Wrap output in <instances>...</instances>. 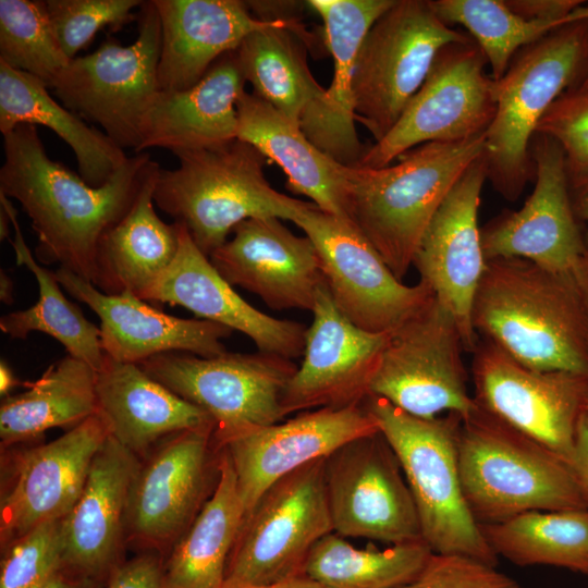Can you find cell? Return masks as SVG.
<instances>
[{
  "label": "cell",
  "instance_id": "7bdbcfd3",
  "mask_svg": "<svg viewBox=\"0 0 588 588\" xmlns=\"http://www.w3.org/2000/svg\"><path fill=\"white\" fill-rule=\"evenodd\" d=\"M142 0H46L48 14L65 56L72 60L105 27L119 30L137 20Z\"/></svg>",
  "mask_w": 588,
  "mask_h": 588
},
{
  "label": "cell",
  "instance_id": "74e56055",
  "mask_svg": "<svg viewBox=\"0 0 588 588\" xmlns=\"http://www.w3.org/2000/svg\"><path fill=\"white\" fill-rule=\"evenodd\" d=\"M479 526L498 558L588 575V510L529 511Z\"/></svg>",
  "mask_w": 588,
  "mask_h": 588
},
{
  "label": "cell",
  "instance_id": "f5cc1de1",
  "mask_svg": "<svg viewBox=\"0 0 588 588\" xmlns=\"http://www.w3.org/2000/svg\"><path fill=\"white\" fill-rule=\"evenodd\" d=\"M16 385H24V382L20 381L14 375L12 368L9 364L1 359L0 362V394L1 397H7L10 395V392Z\"/></svg>",
  "mask_w": 588,
  "mask_h": 588
},
{
  "label": "cell",
  "instance_id": "f1b7e54d",
  "mask_svg": "<svg viewBox=\"0 0 588 588\" xmlns=\"http://www.w3.org/2000/svg\"><path fill=\"white\" fill-rule=\"evenodd\" d=\"M245 83L233 50L218 59L189 88L160 91L142 121L135 154L164 148L176 156L236 139V101Z\"/></svg>",
  "mask_w": 588,
  "mask_h": 588
},
{
  "label": "cell",
  "instance_id": "ffe728a7",
  "mask_svg": "<svg viewBox=\"0 0 588 588\" xmlns=\"http://www.w3.org/2000/svg\"><path fill=\"white\" fill-rule=\"evenodd\" d=\"M311 313L302 365L283 394L284 416L363 404L388 340L389 333L368 332L348 320L327 283L320 287Z\"/></svg>",
  "mask_w": 588,
  "mask_h": 588
},
{
  "label": "cell",
  "instance_id": "30bf717a",
  "mask_svg": "<svg viewBox=\"0 0 588 588\" xmlns=\"http://www.w3.org/2000/svg\"><path fill=\"white\" fill-rule=\"evenodd\" d=\"M469 35L446 24L429 0H394L366 34L353 82L355 119L382 139L424 83L438 52Z\"/></svg>",
  "mask_w": 588,
  "mask_h": 588
},
{
  "label": "cell",
  "instance_id": "9f6ffc18",
  "mask_svg": "<svg viewBox=\"0 0 588 588\" xmlns=\"http://www.w3.org/2000/svg\"><path fill=\"white\" fill-rule=\"evenodd\" d=\"M12 223L7 210L0 205V238H9V224Z\"/></svg>",
  "mask_w": 588,
  "mask_h": 588
},
{
  "label": "cell",
  "instance_id": "484cf974",
  "mask_svg": "<svg viewBox=\"0 0 588 588\" xmlns=\"http://www.w3.org/2000/svg\"><path fill=\"white\" fill-rule=\"evenodd\" d=\"M161 27L158 81L161 91H180L196 84L211 65L236 50L250 34L287 26L309 34L294 16L259 19L246 1L152 0Z\"/></svg>",
  "mask_w": 588,
  "mask_h": 588
},
{
  "label": "cell",
  "instance_id": "44dd1931",
  "mask_svg": "<svg viewBox=\"0 0 588 588\" xmlns=\"http://www.w3.org/2000/svg\"><path fill=\"white\" fill-rule=\"evenodd\" d=\"M379 433L363 404L322 407L241 434L218 449L228 453L246 513L274 482L327 458L348 442Z\"/></svg>",
  "mask_w": 588,
  "mask_h": 588
},
{
  "label": "cell",
  "instance_id": "ac0fdd59",
  "mask_svg": "<svg viewBox=\"0 0 588 588\" xmlns=\"http://www.w3.org/2000/svg\"><path fill=\"white\" fill-rule=\"evenodd\" d=\"M530 154L532 193L520 209L505 211L480 229L485 258H522L554 272L572 273L587 248L562 149L550 137L535 134Z\"/></svg>",
  "mask_w": 588,
  "mask_h": 588
},
{
  "label": "cell",
  "instance_id": "60d3db41",
  "mask_svg": "<svg viewBox=\"0 0 588 588\" xmlns=\"http://www.w3.org/2000/svg\"><path fill=\"white\" fill-rule=\"evenodd\" d=\"M0 62L52 87L70 59L57 38L46 1L0 0Z\"/></svg>",
  "mask_w": 588,
  "mask_h": 588
},
{
  "label": "cell",
  "instance_id": "d6a6232c",
  "mask_svg": "<svg viewBox=\"0 0 588 588\" xmlns=\"http://www.w3.org/2000/svg\"><path fill=\"white\" fill-rule=\"evenodd\" d=\"M39 78L0 62V132L5 135L22 124L41 125L54 132L75 155L81 177L99 187L128 158L102 131L59 103Z\"/></svg>",
  "mask_w": 588,
  "mask_h": 588
},
{
  "label": "cell",
  "instance_id": "1f68e13d",
  "mask_svg": "<svg viewBox=\"0 0 588 588\" xmlns=\"http://www.w3.org/2000/svg\"><path fill=\"white\" fill-rule=\"evenodd\" d=\"M159 169L156 163L131 208L99 241L93 284L106 294L130 291L138 296L176 256L179 224L166 223L155 210L154 189Z\"/></svg>",
  "mask_w": 588,
  "mask_h": 588
},
{
  "label": "cell",
  "instance_id": "bcb514c9",
  "mask_svg": "<svg viewBox=\"0 0 588 588\" xmlns=\"http://www.w3.org/2000/svg\"><path fill=\"white\" fill-rule=\"evenodd\" d=\"M106 588H166L163 567L152 554H143L117 565Z\"/></svg>",
  "mask_w": 588,
  "mask_h": 588
},
{
  "label": "cell",
  "instance_id": "d590c367",
  "mask_svg": "<svg viewBox=\"0 0 588 588\" xmlns=\"http://www.w3.org/2000/svg\"><path fill=\"white\" fill-rule=\"evenodd\" d=\"M0 205L7 210L14 226V238L9 241L14 249L16 265L25 266L34 274L39 289V298L35 305L1 317L0 330L13 339H26L34 331L46 333L59 341L68 355L85 362L98 372L105 360L100 329L65 297L56 273L34 258L19 225L16 210L1 193Z\"/></svg>",
  "mask_w": 588,
  "mask_h": 588
},
{
  "label": "cell",
  "instance_id": "8992f818",
  "mask_svg": "<svg viewBox=\"0 0 588 588\" xmlns=\"http://www.w3.org/2000/svg\"><path fill=\"white\" fill-rule=\"evenodd\" d=\"M588 72V21L567 23L522 48L495 81L497 109L485 133L488 181L514 201L535 177L530 145L539 121Z\"/></svg>",
  "mask_w": 588,
  "mask_h": 588
},
{
  "label": "cell",
  "instance_id": "e575fe53",
  "mask_svg": "<svg viewBox=\"0 0 588 588\" xmlns=\"http://www.w3.org/2000/svg\"><path fill=\"white\" fill-rule=\"evenodd\" d=\"M97 371L70 355L50 365L25 391L2 399V449L40 437L51 428H73L98 413Z\"/></svg>",
  "mask_w": 588,
  "mask_h": 588
},
{
  "label": "cell",
  "instance_id": "ee69618b",
  "mask_svg": "<svg viewBox=\"0 0 588 588\" xmlns=\"http://www.w3.org/2000/svg\"><path fill=\"white\" fill-rule=\"evenodd\" d=\"M536 134L562 149L571 187L588 179V88L562 94L538 123Z\"/></svg>",
  "mask_w": 588,
  "mask_h": 588
},
{
  "label": "cell",
  "instance_id": "db71d44e",
  "mask_svg": "<svg viewBox=\"0 0 588 588\" xmlns=\"http://www.w3.org/2000/svg\"><path fill=\"white\" fill-rule=\"evenodd\" d=\"M244 588H322V587L305 576H298V577H295L285 581L277 583V584L250 586V587H244Z\"/></svg>",
  "mask_w": 588,
  "mask_h": 588
},
{
  "label": "cell",
  "instance_id": "8fae6325",
  "mask_svg": "<svg viewBox=\"0 0 588 588\" xmlns=\"http://www.w3.org/2000/svg\"><path fill=\"white\" fill-rule=\"evenodd\" d=\"M326 458L274 482L245 514L222 588L271 585L303 576L313 547L333 531Z\"/></svg>",
  "mask_w": 588,
  "mask_h": 588
},
{
  "label": "cell",
  "instance_id": "b9f144b4",
  "mask_svg": "<svg viewBox=\"0 0 588 588\" xmlns=\"http://www.w3.org/2000/svg\"><path fill=\"white\" fill-rule=\"evenodd\" d=\"M62 527L42 523L2 548L0 588H44L63 568Z\"/></svg>",
  "mask_w": 588,
  "mask_h": 588
},
{
  "label": "cell",
  "instance_id": "ab89813d",
  "mask_svg": "<svg viewBox=\"0 0 588 588\" xmlns=\"http://www.w3.org/2000/svg\"><path fill=\"white\" fill-rule=\"evenodd\" d=\"M434 12L446 24L462 25L482 50L491 77L500 79L524 47L563 26L527 21L512 12L504 0H433Z\"/></svg>",
  "mask_w": 588,
  "mask_h": 588
},
{
  "label": "cell",
  "instance_id": "9a60e30c",
  "mask_svg": "<svg viewBox=\"0 0 588 588\" xmlns=\"http://www.w3.org/2000/svg\"><path fill=\"white\" fill-rule=\"evenodd\" d=\"M473 353L476 404L571 462L588 375L530 369L486 340Z\"/></svg>",
  "mask_w": 588,
  "mask_h": 588
},
{
  "label": "cell",
  "instance_id": "3957f363",
  "mask_svg": "<svg viewBox=\"0 0 588 588\" xmlns=\"http://www.w3.org/2000/svg\"><path fill=\"white\" fill-rule=\"evenodd\" d=\"M485 134L430 142L382 168L344 167L347 220L402 281L431 220L468 167L485 152Z\"/></svg>",
  "mask_w": 588,
  "mask_h": 588
},
{
  "label": "cell",
  "instance_id": "11a10c76",
  "mask_svg": "<svg viewBox=\"0 0 588 588\" xmlns=\"http://www.w3.org/2000/svg\"><path fill=\"white\" fill-rule=\"evenodd\" d=\"M0 301L5 305L14 302L13 280L3 269L0 270Z\"/></svg>",
  "mask_w": 588,
  "mask_h": 588
},
{
  "label": "cell",
  "instance_id": "836d02e7",
  "mask_svg": "<svg viewBox=\"0 0 588 588\" xmlns=\"http://www.w3.org/2000/svg\"><path fill=\"white\" fill-rule=\"evenodd\" d=\"M210 497L175 541L163 566L166 588H222L228 562L246 511L235 471L223 449Z\"/></svg>",
  "mask_w": 588,
  "mask_h": 588
},
{
  "label": "cell",
  "instance_id": "52a82bcc",
  "mask_svg": "<svg viewBox=\"0 0 588 588\" xmlns=\"http://www.w3.org/2000/svg\"><path fill=\"white\" fill-rule=\"evenodd\" d=\"M363 405L397 457L417 507L422 539L431 551L497 566L499 558L487 543L462 490L461 415L420 418L375 395H368Z\"/></svg>",
  "mask_w": 588,
  "mask_h": 588
},
{
  "label": "cell",
  "instance_id": "816d5d0a",
  "mask_svg": "<svg viewBox=\"0 0 588 588\" xmlns=\"http://www.w3.org/2000/svg\"><path fill=\"white\" fill-rule=\"evenodd\" d=\"M572 275L588 315V252L579 259Z\"/></svg>",
  "mask_w": 588,
  "mask_h": 588
},
{
  "label": "cell",
  "instance_id": "8d00e7d4",
  "mask_svg": "<svg viewBox=\"0 0 588 588\" xmlns=\"http://www.w3.org/2000/svg\"><path fill=\"white\" fill-rule=\"evenodd\" d=\"M304 40L291 27H270L250 34L236 49L253 94L297 124L324 93L308 68Z\"/></svg>",
  "mask_w": 588,
  "mask_h": 588
},
{
  "label": "cell",
  "instance_id": "6da1fadb",
  "mask_svg": "<svg viewBox=\"0 0 588 588\" xmlns=\"http://www.w3.org/2000/svg\"><path fill=\"white\" fill-rule=\"evenodd\" d=\"M0 193L19 201L37 236L36 258L57 264L94 283L101 236L131 208L157 162L135 154L101 186L46 152L35 125L3 135Z\"/></svg>",
  "mask_w": 588,
  "mask_h": 588
},
{
  "label": "cell",
  "instance_id": "f546056e",
  "mask_svg": "<svg viewBox=\"0 0 588 588\" xmlns=\"http://www.w3.org/2000/svg\"><path fill=\"white\" fill-rule=\"evenodd\" d=\"M96 391L98 413L110 436L136 455L162 438L213 425L203 409L152 379L137 364L105 355Z\"/></svg>",
  "mask_w": 588,
  "mask_h": 588
},
{
  "label": "cell",
  "instance_id": "603a6c76",
  "mask_svg": "<svg viewBox=\"0 0 588 588\" xmlns=\"http://www.w3.org/2000/svg\"><path fill=\"white\" fill-rule=\"evenodd\" d=\"M213 425L171 434L140 464L134 479L125 528L154 547L174 542L204 504Z\"/></svg>",
  "mask_w": 588,
  "mask_h": 588
},
{
  "label": "cell",
  "instance_id": "7dc6e473",
  "mask_svg": "<svg viewBox=\"0 0 588 588\" xmlns=\"http://www.w3.org/2000/svg\"><path fill=\"white\" fill-rule=\"evenodd\" d=\"M509 9L527 21L565 25L580 21L581 0H504ZM585 21V20H584Z\"/></svg>",
  "mask_w": 588,
  "mask_h": 588
},
{
  "label": "cell",
  "instance_id": "5bb4252c",
  "mask_svg": "<svg viewBox=\"0 0 588 588\" xmlns=\"http://www.w3.org/2000/svg\"><path fill=\"white\" fill-rule=\"evenodd\" d=\"M292 222L313 241L335 305L358 328L389 333L434 296L421 281L399 280L348 220L307 201Z\"/></svg>",
  "mask_w": 588,
  "mask_h": 588
},
{
  "label": "cell",
  "instance_id": "277c9868",
  "mask_svg": "<svg viewBox=\"0 0 588 588\" xmlns=\"http://www.w3.org/2000/svg\"><path fill=\"white\" fill-rule=\"evenodd\" d=\"M458 468L479 525L529 511L588 510V492L569 461L477 404L461 417Z\"/></svg>",
  "mask_w": 588,
  "mask_h": 588
},
{
  "label": "cell",
  "instance_id": "9c48e42d",
  "mask_svg": "<svg viewBox=\"0 0 588 588\" xmlns=\"http://www.w3.org/2000/svg\"><path fill=\"white\" fill-rule=\"evenodd\" d=\"M137 22L133 44L123 46L107 35L94 52L70 60L51 87L65 108L98 124L122 149L134 151L142 121L161 91V27L152 0L143 2Z\"/></svg>",
  "mask_w": 588,
  "mask_h": 588
},
{
  "label": "cell",
  "instance_id": "7c38bea8",
  "mask_svg": "<svg viewBox=\"0 0 588 588\" xmlns=\"http://www.w3.org/2000/svg\"><path fill=\"white\" fill-rule=\"evenodd\" d=\"M463 350L454 317L433 296L389 332L369 395L420 418L443 412L464 417L476 403L467 390Z\"/></svg>",
  "mask_w": 588,
  "mask_h": 588
},
{
  "label": "cell",
  "instance_id": "7402d4cb",
  "mask_svg": "<svg viewBox=\"0 0 588 588\" xmlns=\"http://www.w3.org/2000/svg\"><path fill=\"white\" fill-rule=\"evenodd\" d=\"M232 234L209 256L228 283L259 296L272 309L313 310L326 280L308 236L292 233L272 217L247 219Z\"/></svg>",
  "mask_w": 588,
  "mask_h": 588
},
{
  "label": "cell",
  "instance_id": "f907efd6",
  "mask_svg": "<svg viewBox=\"0 0 588 588\" xmlns=\"http://www.w3.org/2000/svg\"><path fill=\"white\" fill-rule=\"evenodd\" d=\"M99 581L77 576L62 568L44 588H98Z\"/></svg>",
  "mask_w": 588,
  "mask_h": 588
},
{
  "label": "cell",
  "instance_id": "f35d334b",
  "mask_svg": "<svg viewBox=\"0 0 588 588\" xmlns=\"http://www.w3.org/2000/svg\"><path fill=\"white\" fill-rule=\"evenodd\" d=\"M432 553L424 540L357 549L332 531L313 547L303 576L322 588H402L420 575Z\"/></svg>",
  "mask_w": 588,
  "mask_h": 588
},
{
  "label": "cell",
  "instance_id": "681fc988",
  "mask_svg": "<svg viewBox=\"0 0 588 588\" xmlns=\"http://www.w3.org/2000/svg\"><path fill=\"white\" fill-rule=\"evenodd\" d=\"M571 196L577 221L585 228L583 236L588 252V179L571 187Z\"/></svg>",
  "mask_w": 588,
  "mask_h": 588
},
{
  "label": "cell",
  "instance_id": "d4e9b609",
  "mask_svg": "<svg viewBox=\"0 0 588 588\" xmlns=\"http://www.w3.org/2000/svg\"><path fill=\"white\" fill-rule=\"evenodd\" d=\"M177 224L180 244L174 260L138 297L146 302L182 306L200 319L240 331L260 352L289 359L301 356L306 327L271 317L253 307L220 275L186 228Z\"/></svg>",
  "mask_w": 588,
  "mask_h": 588
},
{
  "label": "cell",
  "instance_id": "6f0895ef",
  "mask_svg": "<svg viewBox=\"0 0 588 588\" xmlns=\"http://www.w3.org/2000/svg\"><path fill=\"white\" fill-rule=\"evenodd\" d=\"M577 87L588 88V72H587L586 76L584 77V79L581 81V83Z\"/></svg>",
  "mask_w": 588,
  "mask_h": 588
},
{
  "label": "cell",
  "instance_id": "4fadbf2b",
  "mask_svg": "<svg viewBox=\"0 0 588 588\" xmlns=\"http://www.w3.org/2000/svg\"><path fill=\"white\" fill-rule=\"evenodd\" d=\"M469 36L444 46L392 130L366 148L357 166L382 168L430 142H460L485 134L497 109L495 81Z\"/></svg>",
  "mask_w": 588,
  "mask_h": 588
},
{
  "label": "cell",
  "instance_id": "4dcf8cb0",
  "mask_svg": "<svg viewBox=\"0 0 588 588\" xmlns=\"http://www.w3.org/2000/svg\"><path fill=\"white\" fill-rule=\"evenodd\" d=\"M237 138L275 162L289 188L311 199L322 211L346 219L344 164L321 151L299 124L272 106L244 90L236 101Z\"/></svg>",
  "mask_w": 588,
  "mask_h": 588
},
{
  "label": "cell",
  "instance_id": "4316f807",
  "mask_svg": "<svg viewBox=\"0 0 588 588\" xmlns=\"http://www.w3.org/2000/svg\"><path fill=\"white\" fill-rule=\"evenodd\" d=\"M322 20L324 42L333 59L331 85L310 105L299 126L308 139L336 162L355 167L364 148L359 142L353 82L362 42L394 0H309Z\"/></svg>",
  "mask_w": 588,
  "mask_h": 588
},
{
  "label": "cell",
  "instance_id": "83f0119b",
  "mask_svg": "<svg viewBox=\"0 0 588 588\" xmlns=\"http://www.w3.org/2000/svg\"><path fill=\"white\" fill-rule=\"evenodd\" d=\"M140 463L109 436L96 453L84 488L63 518V569L100 580L119 565L131 489Z\"/></svg>",
  "mask_w": 588,
  "mask_h": 588
},
{
  "label": "cell",
  "instance_id": "f6af8a7d",
  "mask_svg": "<svg viewBox=\"0 0 588 588\" xmlns=\"http://www.w3.org/2000/svg\"><path fill=\"white\" fill-rule=\"evenodd\" d=\"M402 588H523L495 566L458 554L432 553L420 575Z\"/></svg>",
  "mask_w": 588,
  "mask_h": 588
},
{
  "label": "cell",
  "instance_id": "2e32d148",
  "mask_svg": "<svg viewBox=\"0 0 588 588\" xmlns=\"http://www.w3.org/2000/svg\"><path fill=\"white\" fill-rule=\"evenodd\" d=\"M333 531L393 544L424 540L417 507L393 450L379 432L326 458Z\"/></svg>",
  "mask_w": 588,
  "mask_h": 588
},
{
  "label": "cell",
  "instance_id": "cb8c5ba5",
  "mask_svg": "<svg viewBox=\"0 0 588 588\" xmlns=\"http://www.w3.org/2000/svg\"><path fill=\"white\" fill-rule=\"evenodd\" d=\"M54 273L70 295L99 317L102 351L117 362L138 365L169 352L206 358L226 352L222 339L229 338L233 330L224 326L164 314L130 291L106 294L62 267Z\"/></svg>",
  "mask_w": 588,
  "mask_h": 588
},
{
  "label": "cell",
  "instance_id": "ba28073f",
  "mask_svg": "<svg viewBox=\"0 0 588 588\" xmlns=\"http://www.w3.org/2000/svg\"><path fill=\"white\" fill-rule=\"evenodd\" d=\"M138 365L211 418L217 449L248 431L280 422L285 417V388L298 368L292 359L260 351L208 358L169 352Z\"/></svg>",
  "mask_w": 588,
  "mask_h": 588
},
{
  "label": "cell",
  "instance_id": "7a4b0ae2",
  "mask_svg": "<svg viewBox=\"0 0 588 588\" xmlns=\"http://www.w3.org/2000/svg\"><path fill=\"white\" fill-rule=\"evenodd\" d=\"M471 322L530 369L588 375V315L572 273L522 258L487 260Z\"/></svg>",
  "mask_w": 588,
  "mask_h": 588
},
{
  "label": "cell",
  "instance_id": "e0dca14e",
  "mask_svg": "<svg viewBox=\"0 0 588 588\" xmlns=\"http://www.w3.org/2000/svg\"><path fill=\"white\" fill-rule=\"evenodd\" d=\"M109 436L107 422L96 413L58 439L21 450L2 463V548L34 527L70 513L96 453Z\"/></svg>",
  "mask_w": 588,
  "mask_h": 588
},
{
  "label": "cell",
  "instance_id": "c3c4849f",
  "mask_svg": "<svg viewBox=\"0 0 588 588\" xmlns=\"http://www.w3.org/2000/svg\"><path fill=\"white\" fill-rule=\"evenodd\" d=\"M571 464L588 492V409L577 425Z\"/></svg>",
  "mask_w": 588,
  "mask_h": 588
},
{
  "label": "cell",
  "instance_id": "5b68a950",
  "mask_svg": "<svg viewBox=\"0 0 588 588\" xmlns=\"http://www.w3.org/2000/svg\"><path fill=\"white\" fill-rule=\"evenodd\" d=\"M176 157L175 169H159L154 201L186 228L208 257L241 222L267 217L292 221L307 203L274 189L264 173L268 159L238 138Z\"/></svg>",
  "mask_w": 588,
  "mask_h": 588
},
{
  "label": "cell",
  "instance_id": "d6986e66",
  "mask_svg": "<svg viewBox=\"0 0 588 588\" xmlns=\"http://www.w3.org/2000/svg\"><path fill=\"white\" fill-rule=\"evenodd\" d=\"M488 181L485 154L464 172L425 232L413 266L420 281L454 317L465 351L478 344L471 313L486 269L478 225L480 195Z\"/></svg>",
  "mask_w": 588,
  "mask_h": 588
}]
</instances>
